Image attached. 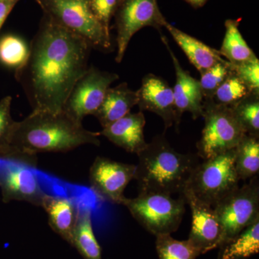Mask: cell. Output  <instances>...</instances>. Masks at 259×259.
I'll return each instance as SVG.
<instances>
[{"label": "cell", "mask_w": 259, "mask_h": 259, "mask_svg": "<svg viewBox=\"0 0 259 259\" xmlns=\"http://www.w3.org/2000/svg\"><path fill=\"white\" fill-rule=\"evenodd\" d=\"M202 117L204 127L197 144V156L202 160L236 148L246 134L231 107L204 100Z\"/></svg>", "instance_id": "obj_7"}, {"label": "cell", "mask_w": 259, "mask_h": 259, "mask_svg": "<svg viewBox=\"0 0 259 259\" xmlns=\"http://www.w3.org/2000/svg\"><path fill=\"white\" fill-rule=\"evenodd\" d=\"M251 93L253 92L232 70L210 100L217 105L232 107Z\"/></svg>", "instance_id": "obj_28"}, {"label": "cell", "mask_w": 259, "mask_h": 259, "mask_svg": "<svg viewBox=\"0 0 259 259\" xmlns=\"http://www.w3.org/2000/svg\"><path fill=\"white\" fill-rule=\"evenodd\" d=\"M146 118L144 112L130 113L104 127L100 136L127 152L139 154L147 146L144 136Z\"/></svg>", "instance_id": "obj_16"}, {"label": "cell", "mask_w": 259, "mask_h": 259, "mask_svg": "<svg viewBox=\"0 0 259 259\" xmlns=\"http://www.w3.org/2000/svg\"><path fill=\"white\" fill-rule=\"evenodd\" d=\"M119 79L115 73L102 71L95 66L88 71L71 90L63 111L74 120L82 123L88 115H95L102 105L107 90Z\"/></svg>", "instance_id": "obj_10"}, {"label": "cell", "mask_w": 259, "mask_h": 259, "mask_svg": "<svg viewBox=\"0 0 259 259\" xmlns=\"http://www.w3.org/2000/svg\"><path fill=\"white\" fill-rule=\"evenodd\" d=\"M245 134L259 137V93H251L231 107Z\"/></svg>", "instance_id": "obj_27"}, {"label": "cell", "mask_w": 259, "mask_h": 259, "mask_svg": "<svg viewBox=\"0 0 259 259\" xmlns=\"http://www.w3.org/2000/svg\"><path fill=\"white\" fill-rule=\"evenodd\" d=\"M241 19H228L225 22L226 32L219 53L232 65L242 64L257 59L253 51L242 36L239 30Z\"/></svg>", "instance_id": "obj_21"}, {"label": "cell", "mask_w": 259, "mask_h": 259, "mask_svg": "<svg viewBox=\"0 0 259 259\" xmlns=\"http://www.w3.org/2000/svg\"><path fill=\"white\" fill-rule=\"evenodd\" d=\"M214 209L222 227L223 244L259 218L258 175L226 196Z\"/></svg>", "instance_id": "obj_8"}, {"label": "cell", "mask_w": 259, "mask_h": 259, "mask_svg": "<svg viewBox=\"0 0 259 259\" xmlns=\"http://www.w3.org/2000/svg\"><path fill=\"white\" fill-rule=\"evenodd\" d=\"M137 93L140 111H149L159 116L166 129L173 126L175 120L173 88L166 80L153 74H146Z\"/></svg>", "instance_id": "obj_15"}, {"label": "cell", "mask_w": 259, "mask_h": 259, "mask_svg": "<svg viewBox=\"0 0 259 259\" xmlns=\"http://www.w3.org/2000/svg\"><path fill=\"white\" fill-rule=\"evenodd\" d=\"M100 133L88 131L66 112L32 111L16 122L10 146L20 157L37 153H66L84 145L100 146Z\"/></svg>", "instance_id": "obj_2"}, {"label": "cell", "mask_w": 259, "mask_h": 259, "mask_svg": "<svg viewBox=\"0 0 259 259\" xmlns=\"http://www.w3.org/2000/svg\"><path fill=\"white\" fill-rule=\"evenodd\" d=\"M232 70L250 89L259 93V60L258 58L237 65L231 64Z\"/></svg>", "instance_id": "obj_31"}, {"label": "cell", "mask_w": 259, "mask_h": 259, "mask_svg": "<svg viewBox=\"0 0 259 259\" xmlns=\"http://www.w3.org/2000/svg\"><path fill=\"white\" fill-rule=\"evenodd\" d=\"M117 31L116 62L123 59L129 42L135 34L145 27L161 31L167 20L162 14L157 0H121L115 16Z\"/></svg>", "instance_id": "obj_9"}, {"label": "cell", "mask_w": 259, "mask_h": 259, "mask_svg": "<svg viewBox=\"0 0 259 259\" xmlns=\"http://www.w3.org/2000/svg\"><path fill=\"white\" fill-rule=\"evenodd\" d=\"M185 1L194 8H199L203 7L207 0H185Z\"/></svg>", "instance_id": "obj_33"}, {"label": "cell", "mask_w": 259, "mask_h": 259, "mask_svg": "<svg viewBox=\"0 0 259 259\" xmlns=\"http://www.w3.org/2000/svg\"><path fill=\"white\" fill-rule=\"evenodd\" d=\"M235 168L239 180H247L258 175L259 137L245 134L236 146Z\"/></svg>", "instance_id": "obj_23"}, {"label": "cell", "mask_w": 259, "mask_h": 259, "mask_svg": "<svg viewBox=\"0 0 259 259\" xmlns=\"http://www.w3.org/2000/svg\"><path fill=\"white\" fill-rule=\"evenodd\" d=\"M18 2V0L0 1V29Z\"/></svg>", "instance_id": "obj_32"}, {"label": "cell", "mask_w": 259, "mask_h": 259, "mask_svg": "<svg viewBox=\"0 0 259 259\" xmlns=\"http://www.w3.org/2000/svg\"><path fill=\"white\" fill-rule=\"evenodd\" d=\"M164 28L171 34L175 42L188 58L191 64L202 74L218 63L226 60L219 51L206 45L198 39L173 26L168 22Z\"/></svg>", "instance_id": "obj_19"}, {"label": "cell", "mask_w": 259, "mask_h": 259, "mask_svg": "<svg viewBox=\"0 0 259 259\" xmlns=\"http://www.w3.org/2000/svg\"><path fill=\"white\" fill-rule=\"evenodd\" d=\"M44 15L58 25L82 37L93 49L112 51L111 35L97 20L88 0H36Z\"/></svg>", "instance_id": "obj_4"}, {"label": "cell", "mask_w": 259, "mask_h": 259, "mask_svg": "<svg viewBox=\"0 0 259 259\" xmlns=\"http://www.w3.org/2000/svg\"><path fill=\"white\" fill-rule=\"evenodd\" d=\"M218 259H247L259 252V218L219 247Z\"/></svg>", "instance_id": "obj_20"}, {"label": "cell", "mask_w": 259, "mask_h": 259, "mask_svg": "<svg viewBox=\"0 0 259 259\" xmlns=\"http://www.w3.org/2000/svg\"><path fill=\"white\" fill-rule=\"evenodd\" d=\"M12 98L5 97L0 100V159L11 160L28 164V162L13 151L10 146L12 135L17 121L11 116Z\"/></svg>", "instance_id": "obj_24"}, {"label": "cell", "mask_w": 259, "mask_h": 259, "mask_svg": "<svg viewBox=\"0 0 259 259\" xmlns=\"http://www.w3.org/2000/svg\"><path fill=\"white\" fill-rule=\"evenodd\" d=\"M232 71L231 64L225 60L204 71L199 80L204 100L212 99L214 92L222 84Z\"/></svg>", "instance_id": "obj_29"}, {"label": "cell", "mask_w": 259, "mask_h": 259, "mask_svg": "<svg viewBox=\"0 0 259 259\" xmlns=\"http://www.w3.org/2000/svg\"><path fill=\"white\" fill-rule=\"evenodd\" d=\"M162 42L169 53L176 74V83L173 88L175 100V127L178 128L185 112H190L194 120L202 117L204 98L199 80L183 69L168 44V39L161 33Z\"/></svg>", "instance_id": "obj_14"}, {"label": "cell", "mask_w": 259, "mask_h": 259, "mask_svg": "<svg viewBox=\"0 0 259 259\" xmlns=\"http://www.w3.org/2000/svg\"><path fill=\"white\" fill-rule=\"evenodd\" d=\"M40 207L47 212L48 222L53 231L72 245L80 211L76 204L67 197L46 194Z\"/></svg>", "instance_id": "obj_17"}, {"label": "cell", "mask_w": 259, "mask_h": 259, "mask_svg": "<svg viewBox=\"0 0 259 259\" xmlns=\"http://www.w3.org/2000/svg\"><path fill=\"white\" fill-rule=\"evenodd\" d=\"M0 1H6V0H0ZM19 1V0H18Z\"/></svg>", "instance_id": "obj_34"}, {"label": "cell", "mask_w": 259, "mask_h": 259, "mask_svg": "<svg viewBox=\"0 0 259 259\" xmlns=\"http://www.w3.org/2000/svg\"><path fill=\"white\" fill-rule=\"evenodd\" d=\"M32 168L21 162L0 159V190L4 203L19 201L41 206L46 193Z\"/></svg>", "instance_id": "obj_12"}, {"label": "cell", "mask_w": 259, "mask_h": 259, "mask_svg": "<svg viewBox=\"0 0 259 259\" xmlns=\"http://www.w3.org/2000/svg\"><path fill=\"white\" fill-rule=\"evenodd\" d=\"M138 102L137 91L129 88L126 82L120 83L108 89L102 105L94 116L104 128L130 113Z\"/></svg>", "instance_id": "obj_18"}, {"label": "cell", "mask_w": 259, "mask_h": 259, "mask_svg": "<svg viewBox=\"0 0 259 259\" xmlns=\"http://www.w3.org/2000/svg\"><path fill=\"white\" fill-rule=\"evenodd\" d=\"M90 8L97 20L108 33H110V22L114 18L121 0H88Z\"/></svg>", "instance_id": "obj_30"}, {"label": "cell", "mask_w": 259, "mask_h": 259, "mask_svg": "<svg viewBox=\"0 0 259 259\" xmlns=\"http://www.w3.org/2000/svg\"><path fill=\"white\" fill-rule=\"evenodd\" d=\"M136 166L97 156L89 171V182L93 192L104 200L122 204L124 192L134 179Z\"/></svg>", "instance_id": "obj_11"}, {"label": "cell", "mask_w": 259, "mask_h": 259, "mask_svg": "<svg viewBox=\"0 0 259 259\" xmlns=\"http://www.w3.org/2000/svg\"><path fill=\"white\" fill-rule=\"evenodd\" d=\"M137 156L134 180L139 194L182 195L200 162L197 153L177 152L163 134L153 138Z\"/></svg>", "instance_id": "obj_3"}, {"label": "cell", "mask_w": 259, "mask_h": 259, "mask_svg": "<svg viewBox=\"0 0 259 259\" xmlns=\"http://www.w3.org/2000/svg\"><path fill=\"white\" fill-rule=\"evenodd\" d=\"M182 195L192 212L189 241L200 250L202 254L219 248L223 243V230L214 207L196 198L187 188Z\"/></svg>", "instance_id": "obj_13"}, {"label": "cell", "mask_w": 259, "mask_h": 259, "mask_svg": "<svg viewBox=\"0 0 259 259\" xmlns=\"http://www.w3.org/2000/svg\"><path fill=\"white\" fill-rule=\"evenodd\" d=\"M93 48L44 15L29 47L28 60L15 71L32 111L57 113L89 69Z\"/></svg>", "instance_id": "obj_1"}, {"label": "cell", "mask_w": 259, "mask_h": 259, "mask_svg": "<svg viewBox=\"0 0 259 259\" xmlns=\"http://www.w3.org/2000/svg\"><path fill=\"white\" fill-rule=\"evenodd\" d=\"M29 47L21 37L8 34L0 37V63L15 71L28 60Z\"/></svg>", "instance_id": "obj_25"}, {"label": "cell", "mask_w": 259, "mask_h": 259, "mask_svg": "<svg viewBox=\"0 0 259 259\" xmlns=\"http://www.w3.org/2000/svg\"><path fill=\"white\" fill-rule=\"evenodd\" d=\"M235 154L236 149L233 148L199 162L187 188L196 198L214 207L239 187Z\"/></svg>", "instance_id": "obj_5"}, {"label": "cell", "mask_w": 259, "mask_h": 259, "mask_svg": "<svg viewBox=\"0 0 259 259\" xmlns=\"http://www.w3.org/2000/svg\"><path fill=\"white\" fill-rule=\"evenodd\" d=\"M122 204L143 228L156 237L171 235L178 230L186 201L182 194L174 198L169 194L142 193L135 198L125 197Z\"/></svg>", "instance_id": "obj_6"}, {"label": "cell", "mask_w": 259, "mask_h": 259, "mask_svg": "<svg viewBox=\"0 0 259 259\" xmlns=\"http://www.w3.org/2000/svg\"><path fill=\"white\" fill-rule=\"evenodd\" d=\"M156 248L159 259H196L202 255L188 239L178 241L171 235L156 236Z\"/></svg>", "instance_id": "obj_26"}, {"label": "cell", "mask_w": 259, "mask_h": 259, "mask_svg": "<svg viewBox=\"0 0 259 259\" xmlns=\"http://www.w3.org/2000/svg\"><path fill=\"white\" fill-rule=\"evenodd\" d=\"M71 245L78 250L83 259H102L101 247L94 233L90 207L79 211Z\"/></svg>", "instance_id": "obj_22"}]
</instances>
